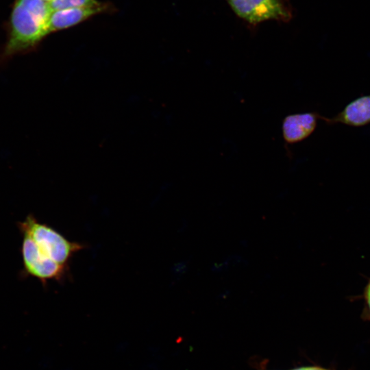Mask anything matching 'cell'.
<instances>
[{
	"label": "cell",
	"mask_w": 370,
	"mask_h": 370,
	"mask_svg": "<svg viewBox=\"0 0 370 370\" xmlns=\"http://www.w3.org/2000/svg\"><path fill=\"white\" fill-rule=\"evenodd\" d=\"M45 1H47V2H49V1H51V0H45Z\"/></svg>",
	"instance_id": "11"
},
{
	"label": "cell",
	"mask_w": 370,
	"mask_h": 370,
	"mask_svg": "<svg viewBox=\"0 0 370 370\" xmlns=\"http://www.w3.org/2000/svg\"><path fill=\"white\" fill-rule=\"evenodd\" d=\"M321 120L328 125L343 124L360 127L370 124V95L354 99L335 116L330 118L322 116Z\"/></svg>",
	"instance_id": "6"
},
{
	"label": "cell",
	"mask_w": 370,
	"mask_h": 370,
	"mask_svg": "<svg viewBox=\"0 0 370 370\" xmlns=\"http://www.w3.org/2000/svg\"><path fill=\"white\" fill-rule=\"evenodd\" d=\"M23 236L21 252L24 275L37 278L43 286L50 280L64 282L69 276V267L55 262L43 254L30 237Z\"/></svg>",
	"instance_id": "3"
},
{
	"label": "cell",
	"mask_w": 370,
	"mask_h": 370,
	"mask_svg": "<svg viewBox=\"0 0 370 370\" xmlns=\"http://www.w3.org/2000/svg\"><path fill=\"white\" fill-rule=\"evenodd\" d=\"M49 3L51 11L66 8L99 7L104 5L97 0H51Z\"/></svg>",
	"instance_id": "8"
},
{
	"label": "cell",
	"mask_w": 370,
	"mask_h": 370,
	"mask_svg": "<svg viewBox=\"0 0 370 370\" xmlns=\"http://www.w3.org/2000/svg\"><path fill=\"white\" fill-rule=\"evenodd\" d=\"M104 4L99 7L66 8L52 11L48 21L49 33L65 29L104 12Z\"/></svg>",
	"instance_id": "7"
},
{
	"label": "cell",
	"mask_w": 370,
	"mask_h": 370,
	"mask_svg": "<svg viewBox=\"0 0 370 370\" xmlns=\"http://www.w3.org/2000/svg\"><path fill=\"white\" fill-rule=\"evenodd\" d=\"M45 0H15L8 24V38L1 59L8 58L34 49L48 34L51 13Z\"/></svg>",
	"instance_id": "1"
},
{
	"label": "cell",
	"mask_w": 370,
	"mask_h": 370,
	"mask_svg": "<svg viewBox=\"0 0 370 370\" xmlns=\"http://www.w3.org/2000/svg\"><path fill=\"white\" fill-rule=\"evenodd\" d=\"M291 370H331V369H325V368L319 367V366H303V367H296Z\"/></svg>",
	"instance_id": "10"
},
{
	"label": "cell",
	"mask_w": 370,
	"mask_h": 370,
	"mask_svg": "<svg viewBox=\"0 0 370 370\" xmlns=\"http://www.w3.org/2000/svg\"><path fill=\"white\" fill-rule=\"evenodd\" d=\"M239 18L251 26L267 21L288 22L293 17L287 0H227Z\"/></svg>",
	"instance_id": "4"
},
{
	"label": "cell",
	"mask_w": 370,
	"mask_h": 370,
	"mask_svg": "<svg viewBox=\"0 0 370 370\" xmlns=\"http://www.w3.org/2000/svg\"><path fill=\"white\" fill-rule=\"evenodd\" d=\"M20 232L30 237L40 251L60 264L69 267L73 256L86 245L71 241L46 223L40 222L32 214L18 223Z\"/></svg>",
	"instance_id": "2"
},
{
	"label": "cell",
	"mask_w": 370,
	"mask_h": 370,
	"mask_svg": "<svg viewBox=\"0 0 370 370\" xmlns=\"http://www.w3.org/2000/svg\"><path fill=\"white\" fill-rule=\"evenodd\" d=\"M362 297L364 300L362 316L365 319H370V278L364 287Z\"/></svg>",
	"instance_id": "9"
},
{
	"label": "cell",
	"mask_w": 370,
	"mask_h": 370,
	"mask_svg": "<svg viewBox=\"0 0 370 370\" xmlns=\"http://www.w3.org/2000/svg\"><path fill=\"white\" fill-rule=\"evenodd\" d=\"M322 115L317 112L291 114L282 120V132L284 145L287 147L301 143L309 138L316 130L318 121Z\"/></svg>",
	"instance_id": "5"
}]
</instances>
